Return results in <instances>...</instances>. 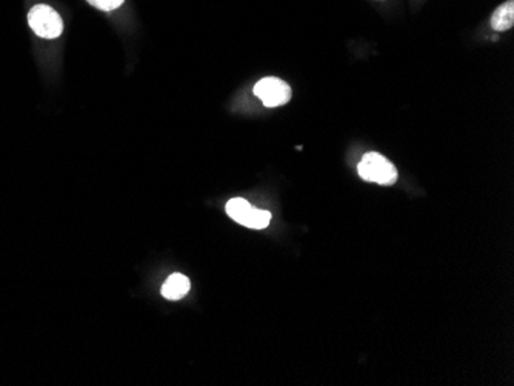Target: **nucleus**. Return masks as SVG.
Instances as JSON below:
<instances>
[{"instance_id":"2","label":"nucleus","mask_w":514,"mask_h":386,"mask_svg":"<svg viewBox=\"0 0 514 386\" xmlns=\"http://www.w3.org/2000/svg\"><path fill=\"white\" fill-rule=\"evenodd\" d=\"M28 24L33 31L43 39H56L63 31L61 16L48 5H36L28 14Z\"/></svg>"},{"instance_id":"8","label":"nucleus","mask_w":514,"mask_h":386,"mask_svg":"<svg viewBox=\"0 0 514 386\" xmlns=\"http://www.w3.org/2000/svg\"><path fill=\"white\" fill-rule=\"evenodd\" d=\"M86 2L102 11H113L117 10L119 6H122L125 0H86Z\"/></svg>"},{"instance_id":"5","label":"nucleus","mask_w":514,"mask_h":386,"mask_svg":"<svg viewBox=\"0 0 514 386\" xmlns=\"http://www.w3.org/2000/svg\"><path fill=\"white\" fill-rule=\"evenodd\" d=\"M514 24V2L508 0V2L502 3L499 8L491 16V26L496 31H506L510 29Z\"/></svg>"},{"instance_id":"7","label":"nucleus","mask_w":514,"mask_h":386,"mask_svg":"<svg viewBox=\"0 0 514 386\" xmlns=\"http://www.w3.org/2000/svg\"><path fill=\"white\" fill-rule=\"evenodd\" d=\"M271 222V213L266 210H257V208H252L251 213L248 214L247 220H245L243 226L251 228V229H264Z\"/></svg>"},{"instance_id":"4","label":"nucleus","mask_w":514,"mask_h":386,"mask_svg":"<svg viewBox=\"0 0 514 386\" xmlns=\"http://www.w3.org/2000/svg\"><path fill=\"white\" fill-rule=\"evenodd\" d=\"M190 279L183 276V274H171L167 279L165 284L162 286V295L168 300H181L182 297L190 293Z\"/></svg>"},{"instance_id":"6","label":"nucleus","mask_w":514,"mask_h":386,"mask_svg":"<svg viewBox=\"0 0 514 386\" xmlns=\"http://www.w3.org/2000/svg\"><path fill=\"white\" fill-rule=\"evenodd\" d=\"M251 210H252V206L247 202V200L241 199V197L231 199L229 202L227 203V214L231 219H233L234 222H237V224H241V225L245 224V220H247Z\"/></svg>"},{"instance_id":"3","label":"nucleus","mask_w":514,"mask_h":386,"mask_svg":"<svg viewBox=\"0 0 514 386\" xmlns=\"http://www.w3.org/2000/svg\"><path fill=\"white\" fill-rule=\"evenodd\" d=\"M255 94L268 108H275L292 99V88L287 82L278 77H265L259 80L255 86Z\"/></svg>"},{"instance_id":"1","label":"nucleus","mask_w":514,"mask_h":386,"mask_svg":"<svg viewBox=\"0 0 514 386\" xmlns=\"http://www.w3.org/2000/svg\"><path fill=\"white\" fill-rule=\"evenodd\" d=\"M357 173L363 180L390 187L398 182V169L393 163L377 153H367L357 165Z\"/></svg>"}]
</instances>
